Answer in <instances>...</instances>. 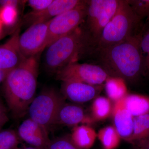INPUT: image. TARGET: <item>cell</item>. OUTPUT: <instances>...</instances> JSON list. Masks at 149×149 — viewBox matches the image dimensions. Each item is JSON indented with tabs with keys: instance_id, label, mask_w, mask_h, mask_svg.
Segmentation results:
<instances>
[{
	"instance_id": "obj_11",
	"label": "cell",
	"mask_w": 149,
	"mask_h": 149,
	"mask_svg": "<svg viewBox=\"0 0 149 149\" xmlns=\"http://www.w3.org/2000/svg\"><path fill=\"white\" fill-rule=\"evenodd\" d=\"M19 29H17L5 44L0 46V70L7 75L26 59L19 49Z\"/></svg>"
},
{
	"instance_id": "obj_7",
	"label": "cell",
	"mask_w": 149,
	"mask_h": 149,
	"mask_svg": "<svg viewBox=\"0 0 149 149\" xmlns=\"http://www.w3.org/2000/svg\"><path fill=\"white\" fill-rule=\"evenodd\" d=\"M87 1L74 8L50 20L45 49L52 43L80 27L84 23L88 13Z\"/></svg>"
},
{
	"instance_id": "obj_31",
	"label": "cell",
	"mask_w": 149,
	"mask_h": 149,
	"mask_svg": "<svg viewBox=\"0 0 149 149\" xmlns=\"http://www.w3.org/2000/svg\"><path fill=\"white\" fill-rule=\"evenodd\" d=\"M6 76V74L4 72L0 70V83L4 81Z\"/></svg>"
},
{
	"instance_id": "obj_13",
	"label": "cell",
	"mask_w": 149,
	"mask_h": 149,
	"mask_svg": "<svg viewBox=\"0 0 149 149\" xmlns=\"http://www.w3.org/2000/svg\"><path fill=\"white\" fill-rule=\"evenodd\" d=\"M81 0H53L47 8L41 11H32L25 17V22L30 26L49 21L55 17L72 9L83 2Z\"/></svg>"
},
{
	"instance_id": "obj_24",
	"label": "cell",
	"mask_w": 149,
	"mask_h": 149,
	"mask_svg": "<svg viewBox=\"0 0 149 149\" xmlns=\"http://www.w3.org/2000/svg\"><path fill=\"white\" fill-rule=\"evenodd\" d=\"M18 16L17 8L11 6L0 7V20L3 25L10 26L16 22Z\"/></svg>"
},
{
	"instance_id": "obj_30",
	"label": "cell",
	"mask_w": 149,
	"mask_h": 149,
	"mask_svg": "<svg viewBox=\"0 0 149 149\" xmlns=\"http://www.w3.org/2000/svg\"><path fill=\"white\" fill-rule=\"evenodd\" d=\"M136 144L138 149H149V137L137 142Z\"/></svg>"
},
{
	"instance_id": "obj_5",
	"label": "cell",
	"mask_w": 149,
	"mask_h": 149,
	"mask_svg": "<svg viewBox=\"0 0 149 149\" xmlns=\"http://www.w3.org/2000/svg\"><path fill=\"white\" fill-rule=\"evenodd\" d=\"M65 102L60 91L54 88L44 89L30 104L29 118L48 130L55 125L59 110Z\"/></svg>"
},
{
	"instance_id": "obj_27",
	"label": "cell",
	"mask_w": 149,
	"mask_h": 149,
	"mask_svg": "<svg viewBox=\"0 0 149 149\" xmlns=\"http://www.w3.org/2000/svg\"><path fill=\"white\" fill-rule=\"evenodd\" d=\"M53 0H29L27 1L28 5L33 11H41L47 8Z\"/></svg>"
},
{
	"instance_id": "obj_21",
	"label": "cell",
	"mask_w": 149,
	"mask_h": 149,
	"mask_svg": "<svg viewBox=\"0 0 149 149\" xmlns=\"http://www.w3.org/2000/svg\"><path fill=\"white\" fill-rule=\"evenodd\" d=\"M149 137V113L134 117L133 132L129 143L137 142Z\"/></svg>"
},
{
	"instance_id": "obj_2",
	"label": "cell",
	"mask_w": 149,
	"mask_h": 149,
	"mask_svg": "<svg viewBox=\"0 0 149 149\" xmlns=\"http://www.w3.org/2000/svg\"><path fill=\"white\" fill-rule=\"evenodd\" d=\"M38 68L36 56L26 58L4 80V96L15 118L24 117L35 98Z\"/></svg>"
},
{
	"instance_id": "obj_10",
	"label": "cell",
	"mask_w": 149,
	"mask_h": 149,
	"mask_svg": "<svg viewBox=\"0 0 149 149\" xmlns=\"http://www.w3.org/2000/svg\"><path fill=\"white\" fill-rule=\"evenodd\" d=\"M104 88L103 85H93L76 82H62L60 92L65 99L76 103H83L99 96Z\"/></svg>"
},
{
	"instance_id": "obj_23",
	"label": "cell",
	"mask_w": 149,
	"mask_h": 149,
	"mask_svg": "<svg viewBox=\"0 0 149 149\" xmlns=\"http://www.w3.org/2000/svg\"><path fill=\"white\" fill-rule=\"evenodd\" d=\"M141 48L143 59L144 76L149 77V21L147 28L142 30Z\"/></svg>"
},
{
	"instance_id": "obj_29",
	"label": "cell",
	"mask_w": 149,
	"mask_h": 149,
	"mask_svg": "<svg viewBox=\"0 0 149 149\" xmlns=\"http://www.w3.org/2000/svg\"><path fill=\"white\" fill-rule=\"evenodd\" d=\"M22 1H16V0H0V6H11L17 8V6Z\"/></svg>"
},
{
	"instance_id": "obj_15",
	"label": "cell",
	"mask_w": 149,
	"mask_h": 149,
	"mask_svg": "<svg viewBox=\"0 0 149 149\" xmlns=\"http://www.w3.org/2000/svg\"><path fill=\"white\" fill-rule=\"evenodd\" d=\"M93 121L91 116L85 113L82 107L65 102L59 110L55 125L76 126L80 123L90 124Z\"/></svg>"
},
{
	"instance_id": "obj_32",
	"label": "cell",
	"mask_w": 149,
	"mask_h": 149,
	"mask_svg": "<svg viewBox=\"0 0 149 149\" xmlns=\"http://www.w3.org/2000/svg\"><path fill=\"white\" fill-rule=\"evenodd\" d=\"M15 149H40L37 148L32 146L29 147H17L16 148H15Z\"/></svg>"
},
{
	"instance_id": "obj_20",
	"label": "cell",
	"mask_w": 149,
	"mask_h": 149,
	"mask_svg": "<svg viewBox=\"0 0 149 149\" xmlns=\"http://www.w3.org/2000/svg\"><path fill=\"white\" fill-rule=\"evenodd\" d=\"M97 135L104 149H116L120 145L121 138L113 125L102 128Z\"/></svg>"
},
{
	"instance_id": "obj_12",
	"label": "cell",
	"mask_w": 149,
	"mask_h": 149,
	"mask_svg": "<svg viewBox=\"0 0 149 149\" xmlns=\"http://www.w3.org/2000/svg\"><path fill=\"white\" fill-rule=\"evenodd\" d=\"M48 131L46 128L29 118L22 123L17 132L20 140L31 146L40 149H47L51 140Z\"/></svg>"
},
{
	"instance_id": "obj_4",
	"label": "cell",
	"mask_w": 149,
	"mask_h": 149,
	"mask_svg": "<svg viewBox=\"0 0 149 149\" xmlns=\"http://www.w3.org/2000/svg\"><path fill=\"white\" fill-rule=\"evenodd\" d=\"M141 20L134 12L127 0H119L114 16L104 29L92 50L114 45L139 34L136 33L135 30Z\"/></svg>"
},
{
	"instance_id": "obj_16",
	"label": "cell",
	"mask_w": 149,
	"mask_h": 149,
	"mask_svg": "<svg viewBox=\"0 0 149 149\" xmlns=\"http://www.w3.org/2000/svg\"><path fill=\"white\" fill-rule=\"evenodd\" d=\"M76 146L82 149H90L93 146L97 135L95 130L88 125L75 126L70 135Z\"/></svg>"
},
{
	"instance_id": "obj_19",
	"label": "cell",
	"mask_w": 149,
	"mask_h": 149,
	"mask_svg": "<svg viewBox=\"0 0 149 149\" xmlns=\"http://www.w3.org/2000/svg\"><path fill=\"white\" fill-rule=\"evenodd\" d=\"M105 83V88L107 95L112 102L115 103L121 100L128 94L126 83L122 79L109 77Z\"/></svg>"
},
{
	"instance_id": "obj_3",
	"label": "cell",
	"mask_w": 149,
	"mask_h": 149,
	"mask_svg": "<svg viewBox=\"0 0 149 149\" xmlns=\"http://www.w3.org/2000/svg\"><path fill=\"white\" fill-rule=\"evenodd\" d=\"M91 43L83 26L61 37L49 46L45 56L46 68L56 72L81 58L87 57L91 52Z\"/></svg>"
},
{
	"instance_id": "obj_14",
	"label": "cell",
	"mask_w": 149,
	"mask_h": 149,
	"mask_svg": "<svg viewBox=\"0 0 149 149\" xmlns=\"http://www.w3.org/2000/svg\"><path fill=\"white\" fill-rule=\"evenodd\" d=\"M111 115L113 126L121 139L130 142L133 134L134 117L125 107L123 99L114 103Z\"/></svg>"
},
{
	"instance_id": "obj_28",
	"label": "cell",
	"mask_w": 149,
	"mask_h": 149,
	"mask_svg": "<svg viewBox=\"0 0 149 149\" xmlns=\"http://www.w3.org/2000/svg\"><path fill=\"white\" fill-rule=\"evenodd\" d=\"M9 118L7 110L2 100L0 98V131L4 125L8 122Z\"/></svg>"
},
{
	"instance_id": "obj_26",
	"label": "cell",
	"mask_w": 149,
	"mask_h": 149,
	"mask_svg": "<svg viewBox=\"0 0 149 149\" xmlns=\"http://www.w3.org/2000/svg\"><path fill=\"white\" fill-rule=\"evenodd\" d=\"M47 149H82L72 142L70 136L58 137L51 140Z\"/></svg>"
},
{
	"instance_id": "obj_8",
	"label": "cell",
	"mask_w": 149,
	"mask_h": 149,
	"mask_svg": "<svg viewBox=\"0 0 149 149\" xmlns=\"http://www.w3.org/2000/svg\"><path fill=\"white\" fill-rule=\"evenodd\" d=\"M57 79L62 82L72 81L93 85H102L109 76L100 66L91 63H70L56 72Z\"/></svg>"
},
{
	"instance_id": "obj_25",
	"label": "cell",
	"mask_w": 149,
	"mask_h": 149,
	"mask_svg": "<svg viewBox=\"0 0 149 149\" xmlns=\"http://www.w3.org/2000/svg\"><path fill=\"white\" fill-rule=\"evenodd\" d=\"M134 12L141 19L149 21V0H127Z\"/></svg>"
},
{
	"instance_id": "obj_33",
	"label": "cell",
	"mask_w": 149,
	"mask_h": 149,
	"mask_svg": "<svg viewBox=\"0 0 149 149\" xmlns=\"http://www.w3.org/2000/svg\"><path fill=\"white\" fill-rule=\"evenodd\" d=\"M3 26V25L2 22L0 20V36H1L2 33Z\"/></svg>"
},
{
	"instance_id": "obj_18",
	"label": "cell",
	"mask_w": 149,
	"mask_h": 149,
	"mask_svg": "<svg viewBox=\"0 0 149 149\" xmlns=\"http://www.w3.org/2000/svg\"><path fill=\"white\" fill-rule=\"evenodd\" d=\"M111 102L108 98L102 96L94 99L91 107V117L94 121L104 120L111 115L113 107Z\"/></svg>"
},
{
	"instance_id": "obj_17",
	"label": "cell",
	"mask_w": 149,
	"mask_h": 149,
	"mask_svg": "<svg viewBox=\"0 0 149 149\" xmlns=\"http://www.w3.org/2000/svg\"><path fill=\"white\" fill-rule=\"evenodd\" d=\"M124 105L133 117L149 113V97L127 94L123 99Z\"/></svg>"
},
{
	"instance_id": "obj_6",
	"label": "cell",
	"mask_w": 149,
	"mask_h": 149,
	"mask_svg": "<svg viewBox=\"0 0 149 149\" xmlns=\"http://www.w3.org/2000/svg\"><path fill=\"white\" fill-rule=\"evenodd\" d=\"M87 1L88 13L83 26L93 48L105 27L114 16L119 0H87Z\"/></svg>"
},
{
	"instance_id": "obj_22",
	"label": "cell",
	"mask_w": 149,
	"mask_h": 149,
	"mask_svg": "<svg viewBox=\"0 0 149 149\" xmlns=\"http://www.w3.org/2000/svg\"><path fill=\"white\" fill-rule=\"evenodd\" d=\"M20 141L17 132L14 130L0 131V149H15L18 146Z\"/></svg>"
},
{
	"instance_id": "obj_9",
	"label": "cell",
	"mask_w": 149,
	"mask_h": 149,
	"mask_svg": "<svg viewBox=\"0 0 149 149\" xmlns=\"http://www.w3.org/2000/svg\"><path fill=\"white\" fill-rule=\"evenodd\" d=\"M49 21L32 24L19 35V49L25 58L36 56L45 49Z\"/></svg>"
},
{
	"instance_id": "obj_1",
	"label": "cell",
	"mask_w": 149,
	"mask_h": 149,
	"mask_svg": "<svg viewBox=\"0 0 149 149\" xmlns=\"http://www.w3.org/2000/svg\"><path fill=\"white\" fill-rule=\"evenodd\" d=\"M141 35L142 31L123 42L93 49L88 57L94 58L109 77L136 83L144 76Z\"/></svg>"
}]
</instances>
